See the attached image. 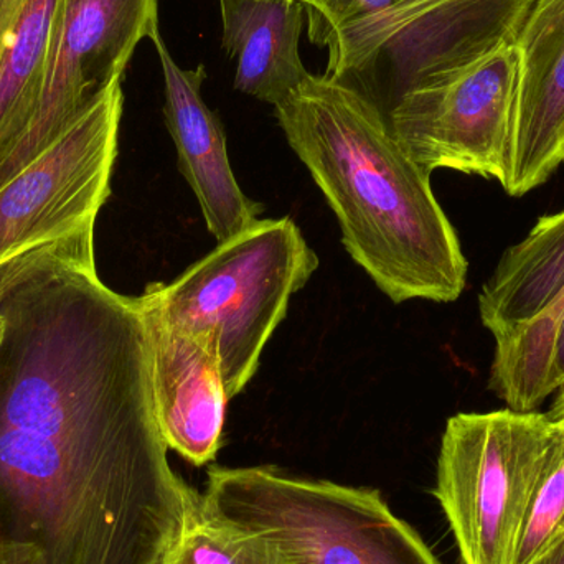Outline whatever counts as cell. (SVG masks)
I'll list each match as a JSON object with an SVG mask.
<instances>
[{"mask_svg": "<svg viewBox=\"0 0 564 564\" xmlns=\"http://www.w3.org/2000/svg\"><path fill=\"white\" fill-rule=\"evenodd\" d=\"M0 543L165 564L200 492L169 464L138 299L72 238L0 270Z\"/></svg>", "mask_w": 564, "mask_h": 564, "instance_id": "cell-1", "label": "cell"}, {"mask_svg": "<svg viewBox=\"0 0 564 564\" xmlns=\"http://www.w3.org/2000/svg\"><path fill=\"white\" fill-rule=\"evenodd\" d=\"M292 151L327 198L350 257L391 299L453 302L467 260L431 187V174L398 144L351 89L308 76L276 106Z\"/></svg>", "mask_w": 564, "mask_h": 564, "instance_id": "cell-2", "label": "cell"}, {"mask_svg": "<svg viewBox=\"0 0 564 564\" xmlns=\"http://www.w3.org/2000/svg\"><path fill=\"white\" fill-rule=\"evenodd\" d=\"M202 500L218 519L276 546L289 564H441L378 490L274 467L214 466Z\"/></svg>", "mask_w": 564, "mask_h": 564, "instance_id": "cell-3", "label": "cell"}, {"mask_svg": "<svg viewBox=\"0 0 564 564\" xmlns=\"http://www.w3.org/2000/svg\"><path fill=\"white\" fill-rule=\"evenodd\" d=\"M317 268V254L291 218L258 220L218 243L171 284H149L139 299L169 324L215 332L231 400L257 375L261 351L284 321L289 299Z\"/></svg>", "mask_w": 564, "mask_h": 564, "instance_id": "cell-4", "label": "cell"}, {"mask_svg": "<svg viewBox=\"0 0 564 564\" xmlns=\"http://www.w3.org/2000/svg\"><path fill=\"white\" fill-rule=\"evenodd\" d=\"M536 0H401L340 30L324 76L364 98L387 124L408 93L516 43Z\"/></svg>", "mask_w": 564, "mask_h": 564, "instance_id": "cell-5", "label": "cell"}, {"mask_svg": "<svg viewBox=\"0 0 564 564\" xmlns=\"http://www.w3.org/2000/svg\"><path fill=\"white\" fill-rule=\"evenodd\" d=\"M549 413H460L441 441L434 496L464 564H512L555 434Z\"/></svg>", "mask_w": 564, "mask_h": 564, "instance_id": "cell-6", "label": "cell"}, {"mask_svg": "<svg viewBox=\"0 0 564 564\" xmlns=\"http://www.w3.org/2000/svg\"><path fill=\"white\" fill-rule=\"evenodd\" d=\"M122 105L119 79L0 185V270L50 245L95 235L111 194Z\"/></svg>", "mask_w": 564, "mask_h": 564, "instance_id": "cell-7", "label": "cell"}, {"mask_svg": "<svg viewBox=\"0 0 564 564\" xmlns=\"http://www.w3.org/2000/svg\"><path fill=\"white\" fill-rule=\"evenodd\" d=\"M516 43L408 93L388 116L398 144L427 174L437 169L506 185L519 91Z\"/></svg>", "mask_w": 564, "mask_h": 564, "instance_id": "cell-8", "label": "cell"}, {"mask_svg": "<svg viewBox=\"0 0 564 564\" xmlns=\"http://www.w3.org/2000/svg\"><path fill=\"white\" fill-rule=\"evenodd\" d=\"M158 29V0H59L39 112L19 148L0 165V185L122 79L135 46Z\"/></svg>", "mask_w": 564, "mask_h": 564, "instance_id": "cell-9", "label": "cell"}, {"mask_svg": "<svg viewBox=\"0 0 564 564\" xmlns=\"http://www.w3.org/2000/svg\"><path fill=\"white\" fill-rule=\"evenodd\" d=\"M151 351L152 394L169 449L202 467L217 457L228 398L217 335L169 324L138 297Z\"/></svg>", "mask_w": 564, "mask_h": 564, "instance_id": "cell-10", "label": "cell"}, {"mask_svg": "<svg viewBox=\"0 0 564 564\" xmlns=\"http://www.w3.org/2000/svg\"><path fill=\"white\" fill-rule=\"evenodd\" d=\"M151 39L164 73L165 124L177 149L178 169L197 195L208 231L221 243L253 227L263 207L248 198L235 178L224 126L202 96L204 66L181 68L159 29Z\"/></svg>", "mask_w": 564, "mask_h": 564, "instance_id": "cell-11", "label": "cell"}, {"mask_svg": "<svg viewBox=\"0 0 564 564\" xmlns=\"http://www.w3.org/2000/svg\"><path fill=\"white\" fill-rule=\"evenodd\" d=\"M516 48L519 91L503 191L522 197L545 184L563 164L564 0H536Z\"/></svg>", "mask_w": 564, "mask_h": 564, "instance_id": "cell-12", "label": "cell"}, {"mask_svg": "<svg viewBox=\"0 0 564 564\" xmlns=\"http://www.w3.org/2000/svg\"><path fill=\"white\" fill-rule=\"evenodd\" d=\"M224 46L237 59L235 88L276 108L311 73L299 56V0H220Z\"/></svg>", "mask_w": 564, "mask_h": 564, "instance_id": "cell-13", "label": "cell"}, {"mask_svg": "<svg viewBox=\"0 0 564 564\" xmlns=\"http://www.w3.org/2000/svg\"><path fill=\"white\" fill-rule=\"evenodd\" d=\"M564 305V210L546 215L500 258L479 295L484 327L502 337Z\"/></svg>", "mask_w": 564, "mask_h": 564, "instance_id": "cell-14", "label": "cell"}, {"mask_svg": "<svg viewBox=\"0 0 564 564\" xmlns=\"http://www.w3.org/2000/svg\"><path fill=\"white\" fill-rule=\"evenodd\" d=\"M59 0H0V165L32 128Z\"/></svg>", "mask_w": 564, "mask_h": 564, "instance_id": "cell-15", "label": "cell"}, {"mask_svg": "<svg viewBox=\"0 0 564 564\" xmlns=\"http://www.w3.org/2000/svg\"><path fill=\"white\" fill-rule=\"evenodd\" d=\"M564 384V305L496 338L489 388L513 411H535Z\"/></svg>", "mask_w": 564, "mask_h": 564, "instance_id": "cell-16", "label": "cell"}, {"mask_svg": "<svg viewBox=\"0 0 564 564\" xmlns=\"http://www.w3.org/2000/svg\"><path fill=\"white\" fill-rule=\"evenodd\" d=\"M165 564H289L261 536L243 532L207 510L204 500L188 516L187 523Z\"/></svg>", "mask_w": 564, "mask_h": 564, "instance_id": "cell-17", "label": "cell"}, {"mask_svg": "<svg viewBox=\"0 0 564 564\" xmlns=\"http://www.w3.org/2000/svg\"><path fill=\"white\" fill-rule=\"evenodd\" d=\"M540 470L512 564H530L564 536V417Z\"/></svg>", "mask_w": 564, "mask_h": 564, "instance_id": "cell-18", "label": "cell"}, {"mask_svg": "<svg viewBox=\"0 0 564 564\" xmlns=\"http://www.w3.org/2000/svg\"><path fill=\"white\" fill-rule=\"evenodd\" d=\"M304 3L308 36L315 45L327 46L340 30L377 15L401 0H299Z\"/></svg>", "mask_w": 564, "mask_h": 564, "instance_id": "cell-19", "label": "cell"}, {"mask_svg": "<svg viewBox=\"0 0 564 564\" xmlns=\"http://www.w3.org/2000/svg\"><path fill=\"white\" fill-rule=\"evenodd\" d=\"M0 564H46L42 552L30 543H0Z\"/></svg>", "mask_w": 564, "mask_h": 564, "instance_id": "cell-20", "label": "cell"}, {"mask_svg": "<svg viewBox=\"0 0 564 564\" xmlns=\"http://www.w3.org/2000/svg\"><path fill=\"white\" fill-rule=\"evenodd\" d=\"M530 564H564V536Z\"/></svg>", "mask_w": 564, "mask_h": 564, "instance_id": "cell-21", "label": "cell"}, {"mask_svg": "<svg viewBox=\"0 0 564 564\" xmlns=\"http://www.w3.org/2000/svg\"><path fill=\"white\" fill-rule=\"evenodd\" d=\"M549 414L553 420L564 417V384L560 388L558 393H556L555 404H553L552 411Z\"/></svg>", "mask_w": 564, "mask_h": 564, "instance_id": "cell-22", "label": "cell"}, {"mask_svg": "<svg viewBox=\"0 0 564 564\" xmlns=\"http://www.w3.org/2000/svg\"><path fill=\"white\" fill-rule=\"evenodd\" d=\"M3 335H6V321H3L2 315H0V345H2Z\"/></svg>", "mask_w": 564, "mask_h": 564, "instance_id": "cell-23", "label": "cell"}, {"mask_svg": "<svg viewBox=\"0 0 564 564\" xmlns=\"http://www.w3.org/2000/svg\"><path fill=\"white\" fill-rule=\"evenodd\" d=\"M563 164H564V149H563Z\"/></svg>", "mask_w": 564, "mask_h": 564, "instance_id": "cell-24", "label": "cell"}]
</instances>
